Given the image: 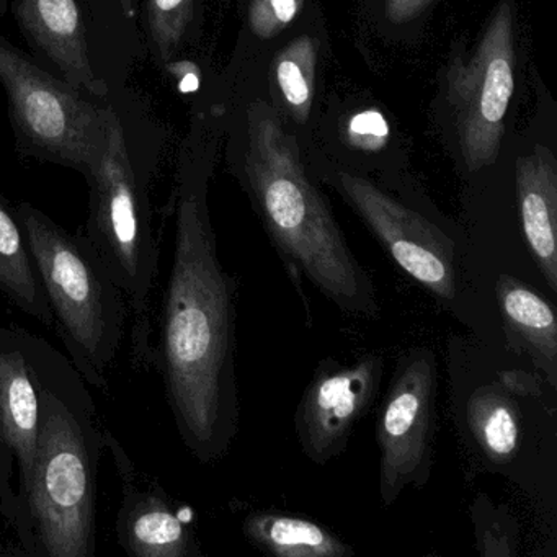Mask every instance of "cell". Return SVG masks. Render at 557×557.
<instances>
[{"label": "cell", "instance_id": "cell-10", "mask_svg": "<svg viewBox=\"0 0 557 557\" xmlns=\"http://www.w3.org/2000/svg\"><path fill=\"white\" fill-rule=\"evenodd\" d=\"M38 335L0 325V513L24 531L41 416Z\"/></svg>", "mask_w": 557, "mask_h": 557}, {"label": "cell", "instance_id": "cell-6", "mask_svg": "<svg viewBox=\"0 0 557 557\" xmlns=\"http://www.w3.org/2000/svg\"><path fill=\"white\" fill-rule=\"evenodd\" d=\"M45 67L97 99L128 86L146 51L138 18L113 0H0Z\"/></svg>", "mask_w": 557, "mask_h": 557}, {"label": "cell", "instance_id": "cell-21", "mask_svg": "<svg viewBox=\"0 0 557 557\" xmlns=\"http://www.w3.org/2000/svg\"><path fill=\"white\" fill-rule=\"evenodd\" d=\"M475 544L482 557H511L517 554L518 530L507 508L492 504L485 494L471 505Z\"/></svg>", "mask_w": 557, "mask_h": 557}, {"label": "cell", "instance_id": "cell-26", "mask_svg": "<svg viewBox=\"0 0 557 557\" xmlns=\"http://www.w3.org/2000/svg\"><path fill=\"white\" fill-rule=\"evenodd\" d=\"M116 4L122 5L125 9L126 14L129 17L138 18V9H136V0H113Z\"/></svg>", "mask_w": 557, "mask_h": 557}, {"label": "cell", "instance_id": "cell-22", "mask_svg": "<svg viewBox=\"0 0 557 557\" xmlns=\"http://www.w3.org/2000/svg\"><path fill=\"white\" fill-rule=\"evenodd\" d=\"M301 0H252L250 27L260 38H273L288 27L299 12Z\"/></svg>", "mask_w": 557, "mask_h": 557}, {"label": "cell", "instance_id": "cell-8", "mask_svg": "<svg viewBox=\"0 0 557 557\" xmlns=\"http://www.w3.org/2000/svg\"><path fill=\"white\" fill-rule=\"evenodd\" d=\"M513 11L502 0L468 60L453 61L448 103L469 171L494 164L513 96Z\"/></svg>", "mask_w": 557, "mask_h": 557}, {"label": "cell", "instance_id": "cell-23", "mask_svg": "<svg viewBox=\"0 0 557 557\" xmlns=\"http://www.w3.org/2000/svg\"><path fill=\"white\" fill-rule=\"evenodd\" d=\"M348 141L354 148L377 151L389 138V126L376 110L358 113L348 122Z\"/></svg>", "mask_w": 557, "mask_h": 557}, {"label": "cell", "instance_id": "cell-5", "mask_svg": "<svg viewBox=\"0 0 557 557\" xmlns=\"http://www.w3.org/2000/svg\"><path fill=\"white\" fill-rule=\"evenodd\" d=\"M15 213L71 363L89 386L109 389L125 335V295L83 231L70 233L27 201Z\"/></svg>", "mask_w": 557, "mask_h": 557}, {"label": "cell", "instance_id": "cell-18", "mask_svg": "<svg viewBox=\"0 0 557 557\" xmlns=\"http://www.w3.org/2000/svg\"><path fill=\"white\" fill-rule=\"evenodd\" d=\"M469 430L494 465H507L520 448V416L505 387L482 386L466 407Z\"/></svg>", "mask_w": 557, "mask_h": 557}, {"label": "cell", "instance_id": "cell-1", "mask_svg": "<svg viewBox=\"0 0 557 557\" xmlns=\"http://www.w3.org/2000/svg\"><path fill=\"white\" fill-rule=\"evenodd\" d=\"M190 136L178 156L174 256L152 367L185 448L201 465L230 453L239 432L236 276L224 269L208 210L210 152Z\"/></svg>", "mask_w": 557, "mask_h": 557}, {"label": "cell", "instance_id": "cell-20", "mask_svg": "<svg viewBox=\"0 0 557 557\" xmlns=\"http://www.w3.org/2000/svg\"><path fill=\"white\" fill-rule=\"evenodd\" d=\"M318 48L309 37H299L278 54L275 61L276 83L289 110L298 122L305 123L311 113L314 97Z\"/></svg>", "mask_w": 557, "mask_h": 557}, {"label": "cell", "instance_id": "cell-25", "mask_svg": "<svg viewBox=\"0 0 557 557\" xmlns=\"http://www.w3.org/2000/svg\"><path fill=\"white\" fill-rule=\"evenodd\" d=\"M502 381H504V387H507L508 391H515V393L520 394L537 393L536 381L530 374L523 373V371L502 374Z\"/></svg>", "mask_w": 557, "mask_h": 557}, {"label": "cell", "instance_id": "cell-15", "mask_svg": "<svg viewBox=\"0 0 557 557\" xmlns=\"http://www.w3.org/2000/svg\"><path fill=\"white\" fill-rule=\"evenodd\" d=\"M495 295L508 337L530 354L536 367L546 373L550 386H556L557 325L553 308L510 275L498 276Z\"/></svg>", "mask_w": 557, "mask_h": 557}, {"label": "cell", "instance_id": "cell-14", "mask_svg": "<svg viewBox=\"0 0 557 557\" xmlns=\"http://www.w3.org/2000/svg\"><path fill=\"white\" fill-rule=\"evenodd\" d=\"M517 198L528 249L547 286L557 292V164L544 146L518 159Z\"/></svg>", "mask_w": 557, "mask_h": 557}, {"label": "cell", "instance_id": "cell-3", "mask_svg": "<svg viewBox=\"0 0 557 557\" xmlns=\"http://www.w3.org/2000/svg\"><path fill=\"white\" fill-rule=\"evenodd\" d=\"M41 416L18 541L41 557H92L106 425L87 381L50 342L38 341Z\"/></svg>", "mask_w": 557, "mask_h": 557}, {"label": "cell", "instance_id": "cell-19", "mask_svg": "<svg viewBox=\"0 0 557 557\" xmlns=\"http://www.w3.org/2000/svg\"><path fill=\"white\" fill-rule=\"evenodd\" d=\"M136 9L146 57L161 71L194 38L198 0H136Z\"/></svg>", "mask_w": 557, "mask_h": 557}, {"label": "cell", "instance_id": "cell-12", "mask_svg": "<svg viewBox=\"0 0 557 557\" xmlns=\"http://www.w3.org/2000/svg\"><path fill=\"white\" fill-rule=\"evenodd\" d=\"M384 358L367 354L351 363L322 360L295 412V432L309 461L327 465L347 449L355 425L376 399Z\"/></svg>", "mask_w": 557, "mask_h": 557}, {"label": "cell", "instance_id": "cell-2", "mask_svg": "<svg viewBox=\"0 0 557 557\" xmlns=\"http://www.w3.org/2000/svg\"><path fill=\"white\" fill-rule=\"evenodd\" d=\"M109 126L89 185L83 233L99 250L132 312V363L152 368L151 298L159 267L152 230L151 187L165 146V129L145 97L128 86L107 97Z\"/></svg>", "mask_w": 557, "mask_h": 557}, {"label": "cell", "instance_id": "cell-11", "mask_svg": "<svg viewBox=\"0 0 557 557\" xmlns=\"http://www.w3.org/2000/svg\"><path fill=\"white\" fill-rule=\"evenodd\" d=\"M338 187L391 259L438 299L456 296V247L442 230L367 178L341 172Z\"/></svg>", "mask_w": 557, "mask_h": 557}, {"label": "cell", "instance_id": "cell-7", "mask_svg": "<svg viewBox=\"0 0 557 557\" xmlns=\"http://www.w3.org/2000/svg\"><path fill=\"white\" fill-rule=\"evenodd\" d=\"M0 87L18 154L90 174L106 143L109 103L58 77L0 32Z\"/></svg>", "mask_w": 557, "mask_h": 557}, {"label": "cell", "instance_id": "cell-9", "mask_svg": "<svg viewBox=\"0 0 557 557\" xmlns=\"http://www.w3.org/2000/svg\"><path fill=\"white\" fill-rule=\"evenodd\" d=\"M436 358L412 348L397 361L376 426L380 495L391 507L410 485L430 478L435 433Z\"/></svg>", "mask_w": 557, "mask_h": 557}, {"label": "cell", "instance_id": "cell-4", "mask_svg": "<svg viewBox=\"0 0 557 557\" xmlns=\"http://www.w3.org/2000/svg\"><path fill=\"white\" fill-rule=\"evenodd\" d=\"M244 178L253 207L293 278L309 280L348 314H380L376 286L351 252L324 195L306 177L295 139L263 102L247 112Z\"/></svg>", "mask_w": 557, "mask_h": 557}, {"label": "cell", "instance_id": "cell-24", "mask_svg": "<svg viewBox=\"0 0 557 557\" xmlns=\"http://www.w3.org/2000/svg\"><path fill=\"white\" fill-rule=\"evenodd\" d=\"M433 0H384L387 21L406 24L422 14Z\"/></svg>", "mask_w": 557, "mask_h": 557}, {"label": "cell", "instance_id": "cell-17", "mask_svg": "<svg viewBox=\"0 0 557 557\" xmlns=\"http://www.w3.org/2000/svg\"><path fill=\"white\" fill-rule=\"evenodd\" d=\"M244 536L262 553L276 557H347L354 549L327 528L309 518L278 511H253L243 524Z\"/></svg>", "mask_w": 557, "mask_h": 557}, {"label": "cell", "instance_id": "cell-13", "mask_svg": "<svg viewBox=\"0 0 557 557\" xmlns=\"http://www.w3.org/2000/svg\"><path fill=\"white\" fill-rule=\"evenodd\" d=\"M106 448L122 485L115 531L129 557H197L200 544L175 511L165 488L129 458L122 442L106 426Z\"/></svg>", "mask_w": 557, "mask_h": 557}, {"label": "cell", "instance_id": "cell-16", "mask_svg": "<svg viewBox=\"0 0 557 557\" xmlns=\"http://www.w3.org/2000/svg\"><path fill=\"white\" fill-rule=\"evenodd\" d=\"M0 295L30 318L53 327L37 265L15 208L0 194Z\"/></svg>", "mask_w": 557, "mask_h": 557}]
</instances>
